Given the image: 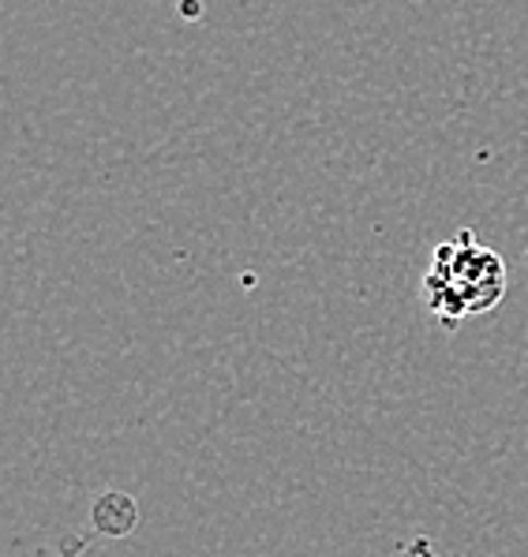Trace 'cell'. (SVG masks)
Masks as SVG:
<instances>
[{
	"label": "cell",
	"instance_id": "6da1fadb",
	"mask_svg": "<svg viewBox=\"0 0 528 557\" xmlns=\"http://www.w3.org/2000/svg\"><path fill=\"white\" fill-rule=\"evenodd\" d=\"M506 262L483 247L472 228H462L454 239L435 247V259L423 277V299L446 330H457L472 314L495 311L506 299Z\"/></svg>",
	"mask_w": 528,
	"mask_h": 557
},
{
	"label": "cell",
	"instance_id": "7a4b0ae2",
	"mask_svg": "<svg viewBox=\"0 0 528 557\" xmlns=\"http://www.w3.org/2000/svg\"><path fill=\"white\" fill-rule=\"evenodd\" d=\"M408 554H413V557H439V550H435V543H431V539H428V535L413 539V543H408Z\"/></svg>",
	"mask_w": 528,
	"mask_h": 557
}]
</instances>
